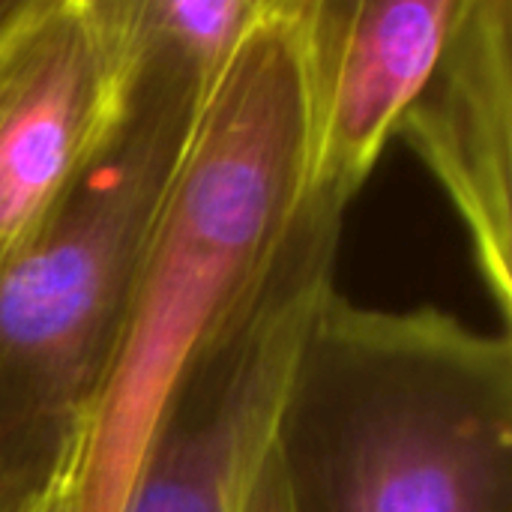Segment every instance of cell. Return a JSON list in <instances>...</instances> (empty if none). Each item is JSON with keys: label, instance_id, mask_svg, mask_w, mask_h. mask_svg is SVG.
I'll list each match as a JSON object with an SVG mask.
<instances>
[{"label": "cell", "instance_id": "3", "mask_svg": "<svg viewBox=\"0 0 512 512\" xmlns=\"http://www.w3.org/2000/svg\"><path fill=\"white\" fill-rule=\"evenodd\" d=\"M135 60L117 129L0 264V471L33 489L72 471L219 84L153 54L135 51Z\"/></svg>", "mask_w": 512, "mask_h": 512}, {"label": "cell", "instance_id": "2", "mask_svg": "<svg viewBox=\"0 0 512 512\" xmlns=\"http://www.w3.org/2000/svg\"><path fill=\"white\" fill-rule=\"evenodd\" d=\"M297 512H512V342L432 306H315L273 423Z\"/></svg>", "mask_w": 512, "mask_h": 512}, {"label": "cell", "instance_id": "8", "mask_svg": "<svg viewBox=\"0 0 512 512\" xmlns=\"http://www.w3.org/2000/svg\"><path fill=\"white\" fill-rule=\"evenodd\" d=\"M267 0H126L132 45L219 81L237 60Z\"/></svg>", "mask_w": 512, "mask_h": 512}, {"label": "cell", "instance_id": "4", "mask_svg": "<svg viewBox=\"0 0 512 512\" xmlns=\"http://www.w3.org/2000/svg\"><path fill=\"white\" fill-rule=\"evenodd\" d=\"M345 210L303 195L276 261L210 330L183 372L123 512H231L270 438L297 342L336 288Z\"/></svg>", "mask_w": 512, "mask_h": 512}, {"label": "cell", "instance_id": "11", "mask_svg": "<svg viewBox=\"0 0 512 512\" xmlns=\"http://www.w3.org/2000/svg\"><path fill=\"white\" fill-rule=\"evenodd\" d=\"M69 474L66 471L63 477H57L33 504L27 512H72V492H69Z\"/></svg>", "mask_w": 512, "mask_h": 512}, {"label": "cell", "instance_id": "12", "mask_svg": "<svg viewBox=\"0 0 512 512\" xmlns=\"http://www.w3.org/2000/svg\"><path fill=\"white\" fill-rule=\"evenodd\" d=\"M27 6H30V0H0V36L24 15Z\"/></svg>", "mask_w": 512, "mask_h": 512}, {"label": "cell", "instance_id": "1", "mask_svg": "<svg viewBox=\"0 0 512 512\" xmlns=\"http://www.w3.org/2000/svg\"><path fill=\"white\" fill-rule=\"evenodd\" d=\"M306 189L294 0L264 18L210 90L129 324L69 474L72 512H123L168 402L210 330L288 240Z\"/></svg>", "mask_w": 512, "mask_h": 512}, {"label": "cell", "instance_id": "6", "mask_svg": "<svg viewBox=\"0 0 512 512\" xmlns=\"http://www.w3.org/2000/svg\"><path fill=\"white\" fill-rule=\"evenodd\" d=\"M459 6L462 0H294L306 198L348 210L426 87Z\"/></svg>", "mask_w": 512, "mask_h": 512}, {"label": "cell", "instance_id": "5", "mask_svg": "<svg viewBox=\"0 0 512 512\" xmlns=\"http://www.w3.org/2000/svg\"><path fill=\"white\" fill-rule=\"evenodd\" d=\"M135 66L126 0H30L0 36V264L111 138Z\"/></svg>", "mask_w": 512, "mask_h": 512}, {"label": "cell", "instance_id": "10", "mask_svg": "<svg viewBox=\"0 0 512 512\" xmlns=\"http://www.w3.org/2000/svg\"><path fill=\"white\" fill-rule=\"evenodd\" d=\"M42 492L45 489H33V486L18 483L0 471V512H27Z\"/></svg>", "mask_w": 512, "mask_h": 512}, {"label": "cell", "instance_id": "9", "mask_svg": "<svg viewBox=\"0 0 512 512\" xmlns=\"http://www.w3.org/2000/svg\"><path fill=\"white\" fill-rule=\"evenodd\" d=\"M231 512H297L276 447H273V432L270 438L261 444V450L255 453V459L249 462L237 495H234V507Z\"/></svg>", "mask_w": 512, "mask_h": 512}, {"label": "cell", "instance_id": "7", "mask_svg": "<svg viewBox=\"0 0 512 512\" xmlns=\"http://www.w3.org/2000/svg\"><path fill=\"white\" fill-rule=\"evenodd\" d=\"M402 135L450 198L504 333L512 315V0H462Z\"/></svg>", "mask_w": 512, "mask_h": 512}]
</instances>
